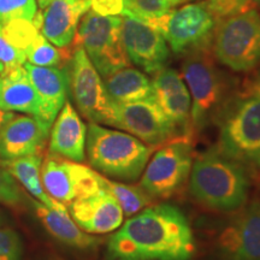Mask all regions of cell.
<instances>
[{
    "instance_id": "9a60e30c",
    "label": "cell",
    "mask_w": 260,
    "mask_h": 260,
    "mask_svg": "<svg viewBox=\"0 0 260 260\" xmlns=\"http://www.w3.org/2000/svg\"><path fill=\"white\" fill-rule=\"evenodd\" d=\"M40 10L34 24L56 47H68L76 37L81 18L90 9V0H38Z\"/></svg>"
},
{
    "instance_id": "d590c367",
    "label": "cell",
    "mask_w": 260,
    "mask_h": 260,
    "mask_svg": "<svg viewBox=\"0 0 260 260\" xmlns=\"http://www.w3.org/2000/svg\"><path fill=\"white\" fill-rule=\"evenodd\" d=\"M14 115H15L14 112H6V111H3V110H0V128H2V126L4 125Z\"/></svg>"
},
{
    "instance_id": "836d02e7",
    "label": "cell",
    "mask_w": 260,
    "mask_h": 260,
    "mask_svg": "<svg viewBox=\"0 0 260 260\" xmlns=\"http://www.w3.org/2000/svg\"><path fill=\"white\" fill-rule=\"evenodd\" d=\"M124 6V0H90V10L100 16L123 15Z\"/></svg>"
},
{
    "instance_id": "d6986e66",
    "label": "cell",
    "mask_w": 260,
    "mask_h": 260,
    "mask_svg": "<svg viewBox=\"0 0 260 260\" xmlns=\"http://www.w3.org/2000/svg\"><path fill=\"white\" fill-rule=\"evenodd\" d=\"M23 67L40 99V121L51 128L68 99V69H59L57 67H38L28 61H25Z\"/></svg>"
},
{
    "instance_id": "7402d4cb",
    "label": "cell",
    "mask_w": 260,
    "mask_h": 260,
    "mask_svg": "<svg viewBox=\"0 0 260 260\" xmlns=\"http://www.w3.org/2000/svg\"><path fill=\"white\" fill-rule=\"evenodd\" d=\"M0 110L28 115L40 121V99L24 67L0 75Z\"/></svg>"
},
{
    "instance_id": "5b68a950",
    "label": "cell",
    "mask_w": 260,
    "mask_h": 260,
    "mask_svg": "<svg viewBox=\"0 0 260 260\" xmlns=\"http://www.w3.org/2000/svg\"><path fill=\"white\" fill-rule=\"evenodd\" d=\"M209 46L186 53L182 77L191 99V130L204 129L224 105V81L209 53Z\"/></svg>"
},
{
    "instance_id": "d4e9b609",
    "label": "cell",
    "mask_w": 260,
    "mask_h": 260,
    "mask_svg": "<svg viewBox=\"0 0 260 260\" xmlns=\"http://www.w3.org/2000/svg\"><path fill=\"white\" fill-rule=\"evenodd\" d=\"M100 186L106 189L119 204L123 211V214L126 217H132L140 212L141 210L152 205L153 198L149 197L141 186H133L124 182L110 180L109 177L99 174Z\"/></svg>"
},
{
    "instance_id": "484cf974",
    "label": "cell",
    "mask_w": 260,
    "mask_h": 260,
    "mask_svg": "<svg viewBox=\"0 0 260 260\" xmlns=\"http://www.w3.org/2000/svg\"><path fill=\"white\" fill-rule=\"evenodd\" d=\"M188 0H124V12L122 16L145 21L148 18L160 17L171 11L175 6Z\"/></svg>"
},
{
    "instance_id": "3957f363",
    "label": "cell",
    "mask_w": 260,
    "mask_h": 260,
    "mask_svg": "<svg viewBox=\"0 0 260 260\" xmlns=\"http://www.w3.org/2000/svg\"><path fill=\"white\" fill-rule=\"evenodd\" d=\"M153 151V146L146 145L125 132L96 123L87 126V159L93 170L103 176L123 182L138 181Z\"/></svg>"
},
{
    "instance_id": "8fae6325",
    "label": "cell",
    "mask_w": 260,
    "mask_h": 260,
    "mask_svg": "<svg viewBox=\"0 0 260 260\" xmlns=\"http://www.w3.org/2000/svg\"><path fill=\"white\" fill-rule=\"evenodd\" d=\"M41 181L52 199L65 206L102 188L95 170L53 154L42 159Z\"/></svg>"
},
{
    "instance_id": "44dd1931",
    "label": "cell",
    "mask_w": 260,
    "mask_h": 260,
    "mask_svg": "<svg viewBox=\"0 0 260 260\" xmlns=\"http://www.w3.org/2000/svg\"><path fill=\"white\" fill-rule=\"evenodd\" d=\"M35 214L50 235L61 245L76 251H92L100 243L98 237L83 232L71 218L67 206L59 204L50 209L44 204L32 200Z\"/></svg>"
},
{
    "instance_id": "ffe728a7",
    "label": "cell",
    "mask_w": 260,
    "mask_h": 260,
    "mask_svg": "<svg viewBox=\"0 0 260 260\" xmlns=\"http://www.w3.org/2000/svg\"><path fill=\"white\" fill-rule=\"evenodd\" d=\"M48 139L50 154L77 162L86 159L87 125L69 100L54 119Z\"/></svg>"
},
{
    "instance_id": "9c48e42d",
    "label": "cell",
    "mask_w": 260,
    "mask_h": 260,
    "mask_svg": "<svg viewBox=\"0 0 260 260\" xmlns=\"http://www.w3.org/2000/svg\"><path fill=\"white\" fill-rule=\"evenodd\" d=\"M142 22L160 32L176 54L209 46L218 23L204 3L184 5Z\"/></svg>"
},
{
    "instance_id": "8992f818",
    "label": "cell",
    "mask_w": 260,
    "mask_h": 260,
    "mask_svg": "<svg viewBox=\"0 0 260 260\" xmlns=\"http://www.w3.org/2000/svg\"><path fill=\"white\" fill-rule=\"evenodd\" d=\"M213 52L234 71H249L260 63V15L256 10L223 18L213 34Z\"/></svg>"
},
{
    "instance_id": "cb8c5ba5",
    "label": "cell",
    "mask_w": 260,
    "mask_h": 260,
    "mask_svg": "<svg viewBox=\"0 0 260 260\" xmlns=\"http://www.w3.org/2000/svg\"><path fill=\"white\" fill-rule=\"evenodd\" d=\"M41 154L28 155L11 160H0V167L6 169L15 177V180L34 198V200L53 209L60 203L52 199L45 190L41 181Z\"/></svg>"
},
{
    "instance_id": "74e56055",
    "label": "cell",
    "mask_w": 260,
    "mask_h": 260,
    "mask_svg": "<svg viewBox=\"0 0 260 260\" xmlns=\"http://www.w3.org/2000/svg\"><path fill=\"white\" fill-rule=\"evenodd\" d=\"M252 162H254V165H255V168L258 169V170L260 171V154L258 155V157H256L255 159H253L252 160Z\"/></svg>"
},
{
    "instance_id": "8d00e7d4",
    "label": "cell",
    "mask_w": 260,
    "mask_h": 260,
    "mask_svg": "<svg viewBox=\"0 0 260 260\" xmlns=\"http://www.w3.org/2000/svg\"><path fill=\"white\" fill-rule=\"evenodd\" d=\"M8 222H9V219H8V217H6V214L3 212L2 210H0V228L5 226L6 224H8Z\"/></svg>"
},
{
    "instance_id": "6da1fadb",
    "label": "cell",
    "mask_w": 260,
    "mask_h": 260,
    "mask_svg": "<svg viewBox=\"0 0 260 260\" xmlns=\"http://www.w3.org/2000/svg\"><path fill=\"white\" fill-rule=\"evenodd\" d=\"M193 230L186 214L170 204L149 205L107 240V260H191Z\"/></svg>"
},
{
    "instance_id": "4316f807",
    "label": "cell",
    "mask_w": 260,
    "mask_h": 260,
    "mask_svg": "<svg viewBox=\"0 0 260 260\" xmlns=\"http://www.w3.org/2000/svg\"><path fill=\"white\" fill-rule=\"evenodd\" d=\"M0 24H2L3 32L10 44L14 45L18 50L23 51L24 53L31 42L41 32L34 24V22L25 21V19H12V21Z\"/></svg>"
},
{
    "instance_id": "d6a6232c",
    "label": "cell",
    "mask_w": 260,
    "mask_h": 260,
    "mask_svg": "<svg viewBox=\"0 0 260 260\" xmlns=\"http://www.w3.org/2000/svg\"><path fill=\"white\" fill-rule=\"evenodd\" d=\"M25 61H27V57L24 52L10 44L0 24V63L4 67V73L23 67Z\"/></svg>"
},
{
    "instance_id": "ac0fdd59",
    "label": "cell",
    "mask_w": 260,
    "mask_h": 260,
    "mask_svg": "<svg viewBox=\"0 0 260 260\" xmlns=\"http://www.w3.org/2000/svg\"><path fill=\"white\" fill-rule=\"evenodd\" d=\"M69 213L74 222L90 235L116 232L124 217L117 200L103 187L95 193L74 200L69 205Z\"/></svg>"
},
{
    "instance_id": "e0dca14e",
    "label": "cell",
    "mask_w": 260,
    "mask_h": 260,
    "mask_svg": "<svg viewBox=\"0 0 260 260\" xmlns=\"http://www.w3.org/2000/svg\"><path fill=\"white\" fill-rule=\"evenodd\" d=\"M50 130L35 117L14 115L0 128V160L41 154Z\"/></svg>"
},
{
    "instance_id": "1f68e13d",
    "label": "cell",
    "mask_w": 260,
    "mask_h": 260,
    "mask_svg": "<svg viewBox=\"0 0 260 260\" xmlns=\"http://www.w3.org/2000/svg\"><path fill=\"white\" fill-rule=\"evenodd\" d=\"M23 203V193L10 172L0 167V204L8 206H19Z\"/></svg>"
},
{
    "instance_id": "5bb4252c",
    "label": "cell",
    "mask_w": 260,
    "mask_h": 260,
    "mask_svg": "<svg viewBox=\"0 0 260 260\" xmlns=\"http://www.w3.org/2000/svg\"><path fill=\"white\" fill-rule=\"evenodd\" d=\"M121 34L123 46L132 63L151 75L167 68L170 50L158 30L138 18L123 16Z\"/></svg>"
},
{
    "instance_id": "7c38bea8",
    "label": "cell",
    "mask_w": 260,
    "mask_h": 260,
    "mask_svg": "<svg viewBox=\"0 0 260 260\" xmlns=\"http://www.w3.org/2000/svg\"><path fill=\"white\" fill-rule=\"evenodd\" d=\"M112 126L124 130L153 147L178 135L153 96L133 103H113Z\"/></svg>"
},
{
    "instance_id": "277c9868",
    "label": "cell",
    "mask_w": 260,
    "mask_h": 260,
    "mask_svg": "<svg viewBox=\"0 0 260 260\" xmlns=\"http://www.w3.org/2000/svg\"><path fill=\"white\" fill-rule=\"evenodd\" d=\"M219 135L217 151L243 162L260 154V96L237 98L223 105L218 116Z\"/></svg>"
},
{
    "instance_id": "f35d334b",
    "label": "cell",
    "mask_w": 260,
    "mask_h": 260,
    "mask_svg": "<svg viewBox=\"0 0 260 260\" xmlns=\"http://www.w3.org/2000/svg\"><path fill=\"white\" fill-rule=\"evenodd\" d=\"M4 73V67H3V64L0 63V75Z\"/></svg>"
},
{
    "instance_id": "52a82bcc",
    "label": "cell",
    "mask_w": 260,
    "mask_h": 260,
    "mask_svg": "<svg viewBox=\"0 0 260 260\" xmlns=\"http://www.w3.org/2000/svg\"><path fill=\"white\" fill-rule=\"evenodd\" d=\"M193 161L191 136H175L151 155L141 175L140 186L153 199H168L188 181Z\"/></svg>"
},
{
    "instance_id": "83f0119b",
    "label": "cell",
    "mask_w": 260,
    "mask_h": 260,
    "mask_svg": "<svg viewBox=\"0 0 260 260\" xmlns=\"http://www.w3.org/2000/svg\"><path fill=\"white\" fill-rule=\"evenodd\" d=\"M25 57L28 63L38 67H58L63 60L60 51L41 32L25 50Z\"/></svg>"
},
{
    "instance_id": "2e32d148",
    "label": "cell",
    "mask_w": 260,
    "mask_h": 260,
    "mask_svg": "<svg viewBox=\"0 0 260 260\" xmlns=\"http://www.w3.org/2000/svg\"><path fill=\"white\" fill-rule=\"evenodd\" d=\"M153 98L174 124L178 135H190L191 99L183 77L176 70L164 68L153 75Z\"/></svg>"
},
{
    "instance_id": "e575fe53",
    "label": "cell",
    "mask_w": 260,
    "mask_h": 260,
    "mask_svg": "<svg viewBox=\"0 0 260 260\" xmlns=\"http://www.w3.org/2000/svg\"><path fill=\"white\" fill-rule=\"evenodd\" d=\"M251 93L255 94V95L260 96V71L258 73V75L255 76V79L253 80L252 86H251Z\"/></svg>"
},
{
    "instance_id": "ba28073f",
    "label": "cell",
    "mask_w": 260,
    "mask_h": 260,
    "mask_svg": "<svg viewBox=\"0 0 260 260\" xmlns=\"http://www.w3.org/2000/svg\"><path fill=\"white\" fill-rule=\"evenodd\" d=\"M122 17L100 16L88 10L77 27V45L83 47L100 76L130 67L122 41Z\"/></svg>"
},
{
    "instance_id": "30bf717a",
    "label": "cell",
    "mask_w": 260,
    "mask_h": 260,
    "mask_svg": "<svg viewBox=\"0 0 260 260\" xmlns=\"http://www.w3.org/2000/svg\"><path fill=\"white\" fill-rule=\"evenodd\" d=\"M68 73L69 92L81 115L90 123L112 126L113 102L103 77L80 45L75 48Z\"/></svg>"
},
{
    "instance_id": "f546056e",
    "label": "cell",
    "mask_w": 260,
    "mask_h": 260,
    "mask_svg": "<svg viewBox=\"0 0 260 260\" xmlns=\"http://www.w3.org/2000/svg\"><path fill=\"white\" fill-rule=\"evenodd\" d=\"M37 12V0H0V23L12 19L32 21Z\"/></svg>"
},
{
    "instance_id": "4fadbf2b",
    "label": "cell",
    "mask_w": 260,
    "mask_h": 260,
    "mask_svg": "<svg viewBox=\"0 0 260 260\" xmlns=\"http://www.w3.org/2000/svg\"><path fill=\"white\" fill-rule=\"evenodd\" d=\"M218 260H260V203L240 211L219 234Z\"/></svg>"
},
{
    "instance_id": "4dcf8cb0",
    "label": "cell",
    "mask_w": 260,
    "mask_h": 260,
    "mask_svg": "<svg viewBox=\"0 0 260 260\" xmlns=\"http://www.w3.org/2000/svg\"><path fill=\"white\" fill-rule=\"evenodd\" d=\"M24 243L21 234L9 226L0 228V260H22Z\"/></svg>"
},
{
    "instance_id": "f1b7e54d",
    "label": "cell",
    "mask_w": 260,
    "mask_h": 260,
    "mask_svg": "<svg viewBox=\"0 0 260 260\" xmlns=\"http://www.w3.org/2000/svg\"><path fill=\"white\" fill-rule=\"evenodd\" d=\"M203 3L217 21L260 9V0H205Z\"/></svg>"
},
{
    "instance_id": "7a4b0ae2",
    "label": "cell",
    "mask_w": 260,
    "mask_h": 260,
    "mask_svg": "<svg viewBox=\"0 0 260 260\" xmlns=\"http://www.w3.org/2000/svg\"><path fill=\"white\" fill-rule=\"evenodd\" d=\"M249 180L241 162L211 149L193 161L189 190L201 205L220 212H233L245 206Z\"/></svg>"
},
{
    "instance_id": "603a6c76",
    "label": "cell",
    "mask_w": 260,
    "mask_h": 260,
    "mask_svg": "<svg viewBox=\"0 0 260 260\" xmlns=\"http://www.w3.org/2000/svg\"><path fill=\"white\" fill-rule=\"evenodd\" d=\"M103 80L113 103H133L153 96L152 81L134 68H122Z\"/></svg>"
}]
</instances>
